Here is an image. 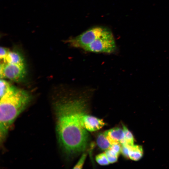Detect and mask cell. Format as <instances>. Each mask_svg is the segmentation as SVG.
I'll list each match as a JSON object with an SVG mask.
<instances>
[{
    "mask_svg": "<svg viewBox=\"0 0 169 169\" xmlns=\"http://www.w3.org/2000/svg\"><path fill=\"white\" fill-rule=\"evenodd\" d=\"M0 86V96L1 98L7 92L11 85L6 81L3 79H1Z\"/></svg>",
    "mask_w": 169,
    "mask_h": 169,
    "instance_id": "12",
    "label": "cell"
},
{
    "mask_svg": "<svg viewBox=\"0 0 169 169\" xmlns=\"http://www.w3.org/2000/svg\"><path fill=\"white\" fill-rule=\"evenodd\" d=\"M109 149L119 156L121 152V145L119 143H115L111 145Z\"/></svg>",
    "mask_w": 169,
    "mask_h": 169,
    "instance_id": "15",
    "label": "cell"
},
{
    "mask_svg": "<svg viewBox=\"0 0 169 169\" xmlns=\"http://www.w3.org/2000/svg\"><path fill=\"white\" fill-rule=\"evenodd\" d=\"M26 74L25 64L3 63L0 66L1 79H8L15 82H20Z\"/></svg>",
    "mask_w": 169,
    "mask_h": 169,
    "instance_id": "5",
    "label": "cell"
},
{
    "mask_svg": "<svg viewBox=\"0 0 169 169\" xmlns=\"http://www.w3.org/2000/svg\"><path fill=\"white\" fill-rule=\"evenodd\" d=\"M96 142L99 147L103 150L105 151L109 149L111 145L104 133H100L98 135Z\"/></svg>",
    "mask_w": 169,
    "mask_h": 169,
    "instance_id": "10",
    "label": "cell"
},
{
    "mask_svg": "<svg viewBox=\"0 0 169 169\" xmlns=\"http://www.w3.org/2000/svg\"><path fill=\"white\" fill-rule=\"evenodd\" d=\"M123 128L125 135V143L130 146L134 145V139L132 133L124 125H123Z\"/></svg>",
    "mask_w": 169,
    "mask_h": 169,
    "instance_id": "11",
    "label": "cell"
},
{
    "mask_svg": "<svg viewBox=\"0 0 169 169\" xmlns=\"http://www.w3.org/2000/svg\"><path fill=\"white\" fill-rule=\"evenodd\" d=\"M128 147L129 158L133 161H137L142 157L143 151L141 146L138 145H128Z\"/></svg>",
    "mask_w": 169,
    "mask_h": 169,
    "instance_id": "9",
    "label": "cell"
},
{
    "mask_svg": "<svg viewBox=\"0 0 169 169\" xmlns=\"http://www.w3.org/2000/svg\"><path fill=\"white\" fill-rule=\"evenodd\" d=\"M3 60L5 63L25 64L24 59L22 54L16 49L9 51Z\"/></svg>",
    "mask_w": 169,
    "mask_h": 169,
    "instance_id": "8",
    "label": "cell"
},
{
    "mask_svg": "<svg viewBox=\"0 0 169 169\" xmlns=\"http://www.w3.org/2000/svg\"><path fill=\"white\" fill-rule=\"evenodd\" d=\"M31 96L24 90L11 86L0 98V135L3 140L16 118L30 102Z\"/></svg>",
    "mask_w": 169,
    "mask_h": 169,
    "instance_id": "2",
    "label": "cell"
},
{
    "mask_svg": "<svg viewBox=\"0 0 169 169\" xmlns=\"http://www.w3.org/2000/svg\"><path fill=\"white\" fill-rule=\"evenodd\" d=\"M105 153L110 163H114L117 161L119 156L109 149L105 150Z\"/></svg>",
    "mask_w": 169,
    "mask_h": 169,
    "instance_id": "14",
    "label": "cell"
},
{
    "mask_svg": "<svg viewBox=\"0 0 169 169\" xmlns=\"http://www.w3.org/2000/svg\"><path fill=\"white\" fill-rule=\"evenodd\" d=\"M116 49L115 41L111 32L105 28L103 33L83 50L95 53L110 54Z\"/></svg>",
    "mask_w": 169,
    "mask_h": 169,
    "instance_id": "3",
    "label": "cell"
},
{
    "mask_svg": "<svg viewBox=\"0 0 169 169\" xmlns=\"http://www.w3.org/2000/svg\"><path fill=\"white\" fill-rule=\"evenodd\" d=\"M105 28L96 27L90 28L79 35L66 41L70 46L84 49L104 32Z\"/></svg>",
    "mask_w": 169,
    "mask_h": 169,
    "instance_id": "4",
    "label": "cell"
},
{
    "mask_svg": "<svg viewBox=\"0 0 169 169\" xmlns=\"http://www.w3.org/2000/svg\"><path fill=\"white\" fill-rule=\"evenodd\" d=\"M104 133L111 145L117 143L121 144L125 143L123 129L115 127L105 131Z\"/></svg>",
    "mask_w": 169,
    "mask_h": 169,
    "instance_id": "7",
    "label": "cell"
},
{
    "mask_svg": "<svg viewBox=\"0 0 169 169\" xmlns=\"http://www.w3.org/2000/svg\"><path fill=\"white\" fill-rule=\"evenodd\" d=\"M95 160L97 163L101 165H107L110 164L105 152L96 155L95 156Z\"/></svg>",
    "mask_w": 169,
    "mask_h": 169,
    "instance_id": "13",
    "label": "cell"
},
{
    "mask_svg": "<svg viewBox=\"0 0 169 169\" xmlns=\"http://www.w3.org/2000/svg\"><path fill=\"white\" fill-rule=\"evenodd\" d=\"M86 104L85 99L79 98L58 102L55 105L58 139L68 154L82 152L87 146L88 134L81 122Z\"/></svg>",
    "mask_w": 169,
    "mask_h": 169,
    "instance_id": "1",
    "label": "cell"
},
{
    "mask_svg": "<svg viewBox=\"0 0 169 169\" xmlns=\"http://www.w3.org/2000/svg\"><path fill=\"white\" fill-rule=\"evenodd\" d=\"M87 154L86 153H83L80 159L74 166V169H81L82 168L85 161L87 157Z\"/></svg>",
    "mask_w": 169,
    "mask_h": 169,
    "instance_id": "16",
    "label": "cell"
},
{
    "mask_svg": "<svg viewBox=\"0 0 169 169\" xmlns=\"http://www.w3.org/2000/svg\"><path fill=\"white\" fill-rule=\"evenodd\" d=\"M81 122L87 131L91 132L99 130L106 124L102 119L85 113L81 117Z\"/></svg>",
    "mask_w": 169,
    "mask_h": 169,
    "instance_id": "6",
    "label": "cell"
},
{
    "mask_svg": "<svg viewBox=\"0 0 169 169\" xmlns=\"http://www.w3.org/2000/svg\"><path fill=\"white\" fill-rule=\"evenodd\" d=\"M9 50L6 47H1L0 49V59H4L7 56Z\"/></svg>",
    "mask_w": 169,
    "mask_h": 169,
    "instance_id": "18",
    "label": "cell"
},
{
    "mask_svg": "<svg viewBox=\"0 0 169 169\" xmlns=\"http://www.w3.org/2000/svg\"><path fill=\"white\" fill-rule=\"evenodd\" d=\"M121 145V153L126 158H129V148L128 145L126 143Z\"/></svg>",
    "mask_w": 169,
    "mask_h": 169,
    "instance_id": "17",
    "label": "cell"
}]
</instances>
